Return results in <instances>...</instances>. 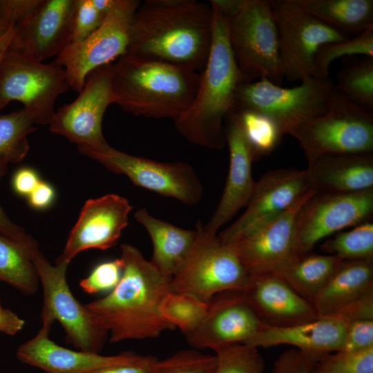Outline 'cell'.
Wrapping results in <instances>:
<instances>
[{
  "instance_id": "ee69618b",
  "label": "cell",
  "mask_w": 373,
  "mask_h": 373,
  "mask_svg": "<svg viewBox=\"0 0 373 373\" xmlns=\"http://www.w3.org/2000/svg\"><path fill=\"white\" fill-rule=\"evenodd\" d=\"M42 0H0V15L8 25L17 26L39 6Z\"/></svg>"
},
{
  "instance_id": "d590c367",
  "label": "cell",
  "mask_w": 373,
  "mask_h": 373,
  "mask_svg": "<svg viewBox=\"0 0 373 373\" xmlns=\"http://www.w3.org/2000/svg\"><path fill=\"white\" fill-rule=\"evenodd\" d=\"M356 55L373 58V27L353 38L323 45L315 55L313 76L329 77L328 69L333 61Z\"/></svg>"
},
{
  "instance_id": "f546056e",
  "label": "cell",
  "mask_w": 373,
  "mask_h": 373,
  "mask_svg": "<svg viewBox=\"0 0 373 373\" xmlns=\"http://www.w3.org/2000/svg\"><path fill=\"white\" fill-rule=\"evenodd\" d=\"M34 240L19 242L0 233V280L26 295L35 294L39 284L28 249Z\"/></svg>"
},
{
  "instance_id": "7a4b0ae2",
  "label": "cell",
  "mask_w": 373,
  "mask_h": 373,
  "mask_svg": "<svg viewBox=\"0 0 373 373\" xmlns=\"http://www.w3.org/2000/svg\"><path fill=\"white\" fill-rule=\"evenodd\" d=\"M122 274L106 296L85 304L107 330L111 343L159 337L175 327L161 314L170 281L135 247L122 244Z\"/></svg>"
},
{
  "instance_id": "ffe728a7",
  "label": "cell",
  "mask_w": 373,
  "mask_h": 373,
  "mask_svg": "<svg viewBox=\"0 0 373 373\" xmlns=\"http://www.w3.org/2000/svg\"><path fill=\"white\" fill-rule=\"evenodd\" d=\"M129 202L116 194L87 200L55 262L69 265L79 252L104 250L115 245L128 222Z\"/></svg>"
},
{
  "instance_id": "4fadbf2b",
  "label": "cell",
  "mask_w": 373,
  "mask_h": 373,
  "mask_svg": "<svg viewBox=\"0 0 373 373\" xmlns=\"http://www.w3.org/2000/svg\"><path fill=\"white\" fill-rule=\"evenodd\" d=\"M78 151L109 171L127 176L136 186L192 206L203 194V186L191 165L183 162H161L129 155L111 146L103 151L78 146Z\"/></svg>"
},
{
  "instance_id": "ac0fdd59",
  "label": "cell",
  "mask_w": 373,
  "mask_h": 373,
  "mask_svg": "<svg viewBox=\"0 0 373 373\" xmlns=\"http://www.w3.org/2000/svg\"><path fill=\"white\" fill-rule=\"evenodd\" d=\"M312 303L318 317L373 320V259L342 260Z\"/></svg>"
},
{
  "instance_id": "83f0119b",
  "label": "cell",
  "mask_w": 373,
  "mask_h": 373,
  "mask_svg": "<svg viewBox=\"0 0 373 373\" xmlns=\"http://www.w3.org/2000/svg\"><path fill=\"white\" fill-rule=\"evenodd\" d=\"M342 259L311 251L294 254L274 269L300 296L314 300L334 273Z\"/></svg>"
},
{
  "instance_id": "52a82bcc",
  "label": "cell",
  "mask_w": 373,
  "mask_h": 373,
  "mask_svg": "<svg viewBox=\"0 0 373 373\" xmlns=\"http://www.w3.org/2000/svg\"><path fill=\"white\" fill-rule=\"evenodd\" d=\"M44 292L41 321L62 326L68 343L79 350L99 353L108 333L97 317L73 296L66 280L68 265H52L36 240L28 246Z\"/></svg>"
},
{
  "instance_id": "f1b7e54d",
  "label": "cell",
  "mask_w": 373,
  "mask_h": 373,
  "mask_svg": "<svg viewBox=\"0 0 373 373\" xmlns=\"http://www.w3.org/2000/svg\"><path fill=\"white\" fill-rule=\"evenodd\" d=\"M309 13L350 37L373 27L372 0H298Z\"/></svg>"
},
{
  "instance_id": "816d5d0a",
  "label": "cell",
  "mask_w": 373,
  "mask_h": 373,
  "mask_svg": "<svg viewBox=\"0 0 373 373\" xmlns=\"http://www.w3.org/2000/svg\"><path fill=\"white\" fill-rule=\"evenodd\" d=\"M10 26L8 25L0 15V38H1L6 33Z\"/></svg>"
},
{
  "instance_id": "8d00e7d4",
  "label": "cell",
  "mask_w": 373,
  "mask_h": 373,
  "mask_svg": "<svg viewBox=\"0 0 373 373\" xmlns=\"http://www.w3.org/2000/svg\"><path fill=\"white\" fill-rule=\"evenodd\" d=\"M214 351L217 363L213 373H263L265 370V360L257 347L236 343Z\"/></svg>"
},
{
  "instance_id": "30bf717a",
  "label": "cell",
  "mask_w": 373,
  "mask_h": 373,
  "mask_svg": "<svg viewBox=\"0 0 373 373\" xmlns=\"http://www.w3.org/2000/svg\"><path fill=\"white\" fill-rule=\"evenodd\" d=\"M196 229L197 238L190 254L171 279V291L208 302L218 293L241 291L248 271L236 253L218 235H207L200 221Z\"/></svg>"
},
{
  "instance_id": "f35d334b",
  "label": "cell",
  "mask_w": 373,
  "mask_h": 373,
  "mask_svg": "<svg viewBox=\"0 0 373 373\" xmlns=\"http://www.w3.org/2000/svg\"><path fill=\"white\" fill-rule=\"evenodd\" d=\"M216 355L204 354L196 349L182 350L160 360L156 373H213Z\"/></svg>"
},
{
  "instance_id": "2e32d148",
  "label": "cell",
  "mask_w": 373,
  "mask_h": 373,
  "mask_svg": "<svg viewBox=\"0 0 373 373\" xmlns=\"http://www.w3.org/2000/svg\"><path fill=\"white\" fill-rule=\"evenodd\" d=\"M310 191L306 169L267 172L255 182L243 214L218 235L219 240L224 244L230 242L286 211Z\"/></svg>"
},
{
  "instance_id": "ba28073f",
  "label": "cell",
  "mask_w": 373,
  "mask_h": 373,
  "mask_svg": "<svg viewBox=\"0 0 373 373\" xmlns=\"http://www.w3.org/2000/svg\"><path fill=\"white\" fill-rule=\"evenodd\" d=\"M335 89L329 77L309 76L293 88H283L267 79L241 83L233 107L254 111L273 119L283 134L297 125L326 112Z\"/></svg>"
},
{
  "instance_id": "4dcf8cb0",
  "label": "cell",
  "mask_w": 373,
  "mask_h": 373,
  "mask_svg": "<svg viewBox=\"0 0 373 373\" xmlns=\"http://www.w3.org/2000/svg\"><path fill=\"white\" fill-rule=\"evenodd\" d=\"M35 125L23 108L0 114V157L9 164L21 162L29 151L28 135L36 130Z\"/></svg>"
},
{
  "instance_id": "8992f818",
  "label": "cell",
  "mask_w": 373,
  "mask_h": 373,
  "mask_svg": "<svg viewBox=\"0 0 373 373\" xmlns=\"http://www.w3.org/2000/svg\"><path fill=\"white\" fill-rule=\"evenodd\" d=\"M308 161L327 154L373 152V112L356 105L336 88L326 112L289 133Z\"/></svg>"
},
{
  "instance_id": "5b68a950",
  "label": "cell",
  "mask_w": 373,
  "mask_h": 373,
  "mask_svg": "<svg viewBox=\"0 0 373 373\" xmlns=\"http://www.w3.org/2000/svg\"><path fill=\"white\" fill-rule=\"evenodd\" d=\"M227 18L230 48L245 80L267 79L280 86L284 75L270 1L242 0L240 8Z\"/></svg>"
},
{
  "instance_id": "f5cc1de1",
  "label": "cell",
  "mask_w": 373,
  "mask_h": 373,
  "mask_svg": "<svg viewBox=\"0 0 373 373\" xmlns=\"http://www.w3.org/2000/svg\"><path fill=\"white\" fill-rule=\"evenodd\" d=\"M3 307L1 306V300H0V310L3 309Z\"/></svg>"
},
{
  "instance_id": "603a6c76",
  "label": "cell",
  "mask_w": 373,
  "mask_h": 373,
  "mask_svg": "<svg viewBox=\"0 0 373 373\" xmlns=\"http://www.w3.org/2000/svg\"><path fill=\"white\" fill-rule=\"evenodd\" d=\"M75 0H42L17 31L11 46L43 62L70 43Z\"/></svg>"
},
{
  "instance_id": "c3c4849f",
  "label": "cell",
  "mask_w": 373,
  "mask_h": 373,
  "mask_svg": "<svg viewBox=\"0 0 373 373\" xmlns=\"http://www.w3.org/2000/svg\"><path fill=\"white\" fill-rule=\"evenodd\" d=\"M28 198L30 204L33 207L37 209L46 208L54 198V191L48 184L39 181L28 195Z\"/></svg>"
},
{
  "instance_id": "277c9868",
  "label": "cell",
  "mask_w": 373,
  "mask_h": 373,
  "mask_svg": "<svg viewBox=\"0 0 373 373\" xmlns=\"http://www.w3.org/2000/svg\"><path fill=\"white\" fill-rule=\"evenodd\" d=\"M200 79L189 67L127 53L112 66L115 104L150 118L176 120L191 105Z\"/></svg>"
},
{
  "instance_id": "ab89813d",
  "label": "cell",
  "mask_w": 373,
  "mask_h": 373,
  "mask_svg": "<svg viewBox=\"0 0 373 373\" xmlns=\"http://www.w3.org/2000/svg\"><path fill=\"white\" fill-rule=\"evenodd\" d=\"M107 15L99 10L92 0H75L71 43L88 37L102 25Z\"/></svg>"
},
{
  "instance_id": "484cf974",
  "label": "cell",
  "mask_w": 373,
  "mask_h": 373,
  "mask_svg": "<svg viewBox=\"0 0 373 373\" xmlns=\"http://www.w3.org/2000/svg\"><path fill=\"white\" fill-rule=\"evenodd\" d=\"M309 188L316 193H354L373 189V152L327 154L308 161Z\"/></svg>"
},
{
  "instance_id": "44dd1931",
  "label": "cell",
  "mask_w": 373,
  "mask_h": 373,
  "mask_svg": "<svg viewBox=\"0 0 373 373\" xmlns=\"http://www.w3.org/2000/svg\"><path fill=\"white\" fill-rule=\"evenodd\" d=\"M314 193L309 191L286 211L227 243L248 272L274 268L296 254V217L301 206Z\"/></svg>"
},
{
  "instance_id": "681fc988",
  "label": "cell",
  "mask_w": 373,
  "mask_h": 373,
  "mask_svg": "<svg viewBox=\"0 0 373 373\" xmlns=\"http://www.w3.org/2000/svg\"><path fill=\"white\" fill-rule=\"evenodd\" d=\"M25 325V321L17 314L8 309L0 310V332L15 335L20 332Z\"/></svg>"
},
{
  "instance_id": "1f68e13d",
  "label": "cell",
  "mask_w": 373,
  "mask_h": 373,
  "mask_svg": "<svg viewBox=\"0 0 373 373\" xmlns=\"http://www.w3.org/2000/svg\"><path fill=\"white\" fill-rule=\"evenodd\" d=\"M233 109L239 118L254 161L271 154L281 143L284 134L270 117L254 111Z\"/></svg>"
},
{
  "instance_id": "60d3db41",
  "label": "cell",
  "mask_w": 373,
  "mask_h": 373,
  "mask_svg": "<svg viewBox=\"0 0 373 373\" xmlns=\"http://www.w3.org/2000/svg\"><path fill=\"white\" fill-rule=\"evenodd\" d=\"M122 269L121 258L102 262L96 266L86 278L82 279L79 285L90 294L112 290L119 282Z\"/></svg>"
},
{
  "instance_id": "7bdbcfd3",
  "label": "cell",
  "mask_w": 373,
  "mask_h": 373,
  "mask_svg": "<svg viewBox=\"0 0 373 373\" xmlns=\"http://www.w3.org/2000/svg\"><path fill=\"white\" fill-rule=\"evenodd\" d=\"M373 347V320L348 322L343 351H358Z\"/></svg>"
},
{
  "instance_id": "3957f363",
  "label": "cell",
  "mask_w": 373,
  "mask_h": 373,
  "mask_svg": "<svg viewBox=\"0 0 373 373\" xmlns=\"http://www.w3.org/2000/svg\"><path fill=\"white\" fill-rule=\"evenodd\" d=\"M209 3L213 16L209 56L200 73L191 105L174 122L178 132L189 142L209 149H221L227 144L225 118L234 106L239 85L246 81L230 48L227 18Z\"/></svg>"
},
{
  "instance_id": "e575fe53",
  "label": "cell",
  "mask_w": 373,
  "mask_h": 373,
  "mask_svg": "<svg viewBox=\"0 0 373 373\" xmlns=\"http://www.w3.org/2000/svg\"><path fill=\"white\" fill-rule=\"evenodd\" d=\"M323 251L342 260L373 259V223L367 221L339 231L321 246Z\"/></svg>"
},
{
  "instance_id": "7c38bea8",
  "label": "cell",
  "mask_w": 373,
  "mask_h": 373,
  "mask_svg": "<svg viewBox=\"0 0 373 373\" xmlns=\"http://www.w3.org/2000/svg\"><path fill=\"white\" fill-rule=\"evenodd\" d=\"M140 4L137 0H115L97 29L84 40L70 43L55 58L70 88L79 93L89 73L126 52L129 25Z\"/></svg>"
},
{
  "instance_id": "cb8c5ba5",
  "label": "cell",
  "mask_w": 373,
  "mask_h": 373,
  "mask_svg": "<svg viewBox=\"0 0 373 373\" xmlns=\"http://www.w3.org/2000/svg\"><path fill=\"white\" fill-rule=\"evenodd\" d=\"M51 326V323L43 322L37 334L18 347L19 361L46 373H95L111 366L135 362L142 356L133 352L104 356L72 350L50 338Z\"/></svg>"
},
{
  "instance_id": "9c48e42d",
  "label": "cell",
  "mask_w": 373,
  "mask_h": 373,
  "mask_svg": "<svg viewBox=\"0 0 373 373\" xmlns=\"http://www.w3.org/2000/svg\"><path fill=\"white\" fill-rule=\"evenodd\" d=\"M68 88L65 70L55 61L44 64L10 46L1 62L0 110L18 101L36 125L50 124L56 99Z\"/></svg>"
},
{
  "instance_id": "7402d4cb",
  "label": "cell",
  "mask_w": 373,
  "mask_h": 373,
  "mask_svg": "<svg viewBox=\"0 0 373 373\" xmlns=\"http://www.w3.org/2000/svg\"><path fill=\"white\" fill-rule=\"evenodd\" d=\"M226 142L229 151V168L219 203L203 231L217 235L219 229L246 207L251 196L255 181L251 175L254 157L239 118L232 108L224 121Z\"/></svg>"
},
{
  "instance_id": "e0dca14e",
  "label": "cell",
  "mask_w": 373,
  "mask_h": 373,
  "mask_svg": "<svg viewBox=\"0 0 373 373\" xmlns=\"http://www.w3.org/2000/svg\"><path fill=\"white\" fill-rule=\"evenodd\" d=\"M240 291L265 327H289L318 318L313 303L298 294L272 268L249 271Z\"/></svg>"
},
{
  "instance_id": "8fae6325",
  "label": "cell",
  "mask_w": 373,
  "mask_h": 373,
  "mask_svg": "<svg viewBox=\"0 0 373 373\" xmlns=\"http://www.w3.org/2000/svg\"><path fill=\"white\" fill-rule=\"evenodd\" d=\"M269 1L284 77L289 81L313 76L315 55L323 45L350 38L307 12L298 0Z\"/></svg>"
},
{
  "instance_id": "74e56055",
  "label": "cell",
  "mask_w": 373,
  "mask_h": 373,
  "mask_svg": "<svg viewBox=\"0 0 373 373\" xmlns=\"http://www.w3.org/2000/svg\"><path fill=\"white\" fill-rule=\"evenodd\" d=\"M324 352L308 373H373V347Z\"/></svg>"
},
{
  "instance_id": "d6986e66",
  "label": "cell",
  "mask_w": 373,
  "mask_h": 373,
  "mask_svg": "<svg viewBox=\"0 0 373 373\" xmlns=\"http://www.w3.org/2000/svg\"><path fill=\"white\" fill-rule=\"evenodd\" d=\"M200 325L186 335L195 349H216L244 343L265 325L244 299L240 291H225L213 296Z\"/></svg>"
},
{
  "instance_id": "7dc6e473",
  "label": "cell",
  "mask_w": 373,
  "mask_h": 373,
  "mask_svg": "<svg viewBox=\"0 0 373 373\" xmlns=\"http://www.w3.org/2000/svg\"><path fill=\"white\" fill-rule=\"evenodd\" d=\"M39 181L37 173L32 169L21 168L13 176L12 186L18 194L28 196Z\"/></svg>"
},
{
  "instance_id": "836d02e7",
  "label": "cell",
  "mask_w": 373,
  "mask_h": 373,
  "mask_svg": "<svg viewBox=\"0 0 373 373\" xmlns=\"http://www.w3.org/2000/svg\"><path fill=\"white\" fill-rule=\"evenodd\" d=\"M160 309L162 316L186 336L202 323L208 303L188 294L170 291L162 300Z\"/></svg>"
},
{
  "instance_id": "9a60e30c",
  "label": "cell",
  "mask_w": 373,
  "mask_h": 373,
  "mask_svg": "<svg viewBox=\"0 0 373 373\" xmlns=\"http://www.w3.org/2000/svg\"><path fill=\"white\" fill-rule=\"evenodd\" d=\"M373 189L343 193H314L299 209L295 221V252L309 251L323 238L370 221Z\"/></svg>"
},
{
  "instance_id": "f6af8a7d",
  "label": "cell",
  "mask_w": 373,
  "mask_h": 373,
  "mask_svg": "<svg viewBox=\"0 0 373 373\" xmlns=\"http://www.w3.org/2000/svg\"><path fill=\"white\" fill-rule=\"evenodd\" d=\"M160 360L153 356H142L127 364L106 367L95 373H156Z\"/></svg>"
},
{
  "instance_id": "d4e9b609",
  "label": "cell",
  "mask_w": 373,
  "mask_h": 373,
  "mask_svg": "<svg viewBox=\"0 0 373 373\" xmlns=\"http://www.w3.org/2000/svg\"><path fill=\"white\" fill-rule=\"evenodd\" d=\"M348 322L340 316H319L314 321L289 327L265 326L244 344L257 348L290 345L311 352L343 351Z\"/></svg>"
},
{
  "instance_id": "4316f807",
  "label": "cell",
  "mask_w": 373,
  "mask_h": 373,
  "mask_svg": "<svg viewBox=\"0 0 373 373\" xmlns=\"http://www.w3.org/2000/svg\"><path fill=\"white\" fill-rule=\"evenodd\" d=\"M134 216L151 239L150 262L163 276L171 279L190 254L197 238V229L178 227L153 217L145 208L137 210Z\"/></svg>"
},
{
  "instance_id": "d6a6232c",
  "label": "cell",
  "mask_w": 373,
  "mask_h": 373,
  "mask_svg": "<svg viewBox=\"0 0 373 373\" xmlns=\"http://www.w3.org/2000/svg\"><path fill=\"white\" fill-rule=\"evenodd\" d=\"M335 88L348 99L367 111L373 110V58L363 57L344 66Z\"/></svg>"
},
{
  "instance_id": "b9f144b4",
  "label": "cell",
  "mask_w": 373,
  "mask_h": 373,
  "mask_svg": "<svg viewBox=\"0 0 373 373\" xmlns=\"http://www.w3.org/2000/svg\"><path fill=\"white\" fill-rule=\"evenodd\" d=\"M324 352L289 348L274 363L273 373H308L318 357Z\"/></svg>"
},
{
  "instance_id": "bcb514c9",
  "label": "cell",
  "mask_w": 373,
  "mask_h": 373,
  "mask_svg": "<svg viewBox=\"0 0 373 373\" xmlns=\"http://www.w3.org/2000/svg\"><path fill=\"white\" fill-rule=\"evenodd\" d=\"M8 162L0 157V180L6 173ZM0 233L10 239L19 242L26 241L31 236L24 229L12 222L0 205Z\"/></svg>"
},
{
  "instance_id": "6da1fadb",
  "label": "cell",
  "mask_w": 373,
  "mask_h": 373,
  "mask_svg": "<svg viewBox=\"0 0 373 373\" xmlns=\"http://www.w3.org/2000/svg\"><path fill=\"white\" fill-rule=\"evenodd\" d=\"M210 3L196 0H148L131 21L126 52L189 67L200 73L213 35Z\"/></svg>"
},
{
  "instance_id": "5bb4252c",
  "label": "cell",
  "mask_w": 373,
  "mask_h": 373,
  "mask_svg": "<svg viewBox=\"0 0 373 373\" xmlns=\"http://www.w3.org/2000/svg\"><path fill=\"white\" fill-rule=\"evenodd\" d=\"M112 66L113 64L104 65L88 75L77 97L55 111L49 124L52 133L94 151H103L111 147L102 126L106 108L116 101Z\"/></svg>"
},
{
  "instance_id": "f907efd6",
  "label": "cell",
  "mask_w": 373,
  "mask_h": 373,
  "mask_svg": "<svg viewBox=\"0 0 373 373\" xmlns=\"http://www.w3.org/2000/svg\"><path fill=\"white\" fill-rule=\"evenodd\" d=\"M16 31V26L11 25L6 33L1 38H0V64L4 55L12 45Z\"/></svg>"
}]
</instances>
